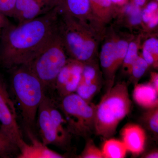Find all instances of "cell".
<instances>
[{"label":"cell","mask_w":158,"mask_h":158,"mask_svg":"<svg viewBox=\"0 0 158 158\" xmlns=\"http://www.w3.org/2000/svg\"><path fill=\"white\" fill-rule=\"evenodd\" d=\"M117 12L127 5L130 2V0H110Z\"/></svg>","instance_id":"cell-27"},{"label":"cell","mask_w":158,"mask_h":158,"mask_svg":"<svg viewBox=\"0 0 158 158\" xmlns=\"http://www.w3.org/2000/svg\"><path fill=\"white\" fill-rule=\"evenodd\" d=\"M31 143L24 142L19 148V158H62L65 156L60 154L47 147L33 136L31 131H27Z\"/></svg>","instance_id":"cell-14"},{"label":"cell","mask_w":158,"mask_h":158,"mask_svg":"<svg viewBox=\"0 0 158 158\" xmlns=\"http://www.w3.org/2000/svg\"><path fill=\"white\" fill-rule=\"evenodd\" d=\"M102 40L99 58L103 78L108 90L114 85L116 73L118 69L115 47V32H107L106 29Z\"/></svg>","instance_id":"cell-9"},{"label":"cell","mask_w":158,"mask_h":158,"mask_svg":"<svg viewBox=\"0 0 158 158\" xmlns=\"http://www.w3.org/2000/svg\"><path fill=\"white\" fill-rule=\"evenodd\" d=\"M148 67L146 61L139 55L132 65L129 73L131 76L130 80L135 85L138 84V81L144 75Z\"/></svg>","instance_id":"cell-22"},{"label":"cell","mask_w":158,"mask_h":158,"mask_svg":"<svg viewBox=\"0 0 158 158\" xmlns=\"http://www.w3.org/2000/svg\"><path fill=\"white\" fill-rule=\"evenodd\" d=\"M11 23L8 19V17L0 12V28H3Z\"/></svg>","instance_id":"cell-30"},{"label":"cell","mask_w":158,"mask_h":158,"mask_svg":"<svg viewBox=\"0 0 158 158\" xmlns=\"http://www.w3.org/2000/svg\"><path fill=\"white\" fill-rule=\"evenodd\" d=\"M134 37L131 34H118L115 32V47L118 68L122 65L130 41Z\"/></svg>","instance_id":"cell-18"},{"label":"cell","mask_w":158,"mask_h":158,"mask_svg":"<svg viewBox=\"0 0 158 158\" xmlns=\"http://www.w3.org/2000/svg\"><path fill=\"white\" fill-rule=\"evenodd\" d=\"M59 13L55 9L23 23H10L1 30L0 63L7 69L28 65L58 34Z\"/></svg>","instance_id":"cell-1"},{"label":"cell","mask_w":158,"mask_h":158,"mask_svg":"<svg viewBox=\"0 0 158 158\" xmlns=\"http://www.w3.org/2000/svg\"><path fill=\"white\" fill-rule=\"evenodd\" d=\"M18 147L5 134L0 126V158H9L19 154Z\"/></svg>","instance_id":"cell-21"},{"label":"cell","mask_w":158,"mask_h":158,"mask_svg":"<svg viewBox=\"0 0 158 158\" xmlns=\"http://www.w3.org/2000/svg\"><path fill=\"white\" fill-rule=\"evenodd\" d=\"M56 8L59 12L69 15L88 23L99 31H104L106 29L95 20L89 0H58Z\"/></svg>","instance_id":"cell-12"},{"label":"cell","mask_w":158,"mask_h":158,"mask_svg":"<svg viewBox=\"0 0 158 158\" xmlns=\"http://www.w3.org/2000/svg\"><path fill=\"white\" fill-rule=\"evenodd\" d=\"M88 139L85 148L78 158H103L101 150L97 147L93 140L89 138Z\"/></svg>","instance_id":"cell-23"},{"label":"cell","mask_w":158,"mask_h":158,"mask_svg":"<svg viewBox=\"0 0 158 158\" xmlns=\"http://www.w3.org/2000/svg\"><path fill=\"white\" fill-rule=\"evenodd\" d=\"M1 30H2V29L0 28V35H1Z\"/></svg>","instance_id":"cell-33"},{"label":"cell","mask_w":158,"mask_h":158,"mask_svg":"<svg viewBox=\"0 0 158 158\" xmlns=\"http://www.w3.org/2000/svg\"><path fill=\"white\" fill-rule=\"evenodd\" d=\"M141 56L147 62L148 66H153L154 68H158L156 66L155 61L153 56L148 51L144 48H142V55Z\"/></svg>","instance_id":"cell-26"},{"label":"cell","mask_w":158,"mask_h":158,"mask_svg":"<svg viewBox=\"0 0 158 158\" xmlns=\"http://www.w3.org/2000/svg\"><path fill=\"white\" fill-rule=\"evenodd\" d=\"M51 100L45 95L37 111V125L42 142L47 145L52 144L61 149L68 150L70 143L65 141L60 135L51 118L50 112Z\"/></svg>","instance_id":"cell-8"},{"label":"cell","mask_w":158,"mask_h":158,"mask_svg":"<svg viewBox=\"0 0 158 158\" xmlns=\"http://www.w3.org/2000/svg\"><path fill=\"white\" fill-rule=\"evenodd\" d=\"M0 126L3 132L18 147L24 142L19 126L14 102L10 97L6 81L0 73Z\"/></svg>","instance_id":"cell-7"},{"label":"cell","mask_w":158,"mask_h":158,"mask_svg":"<svg viewBox=\"0 0 158 158\" xmlns=\"http://www.w3.org/2000/svg\"><path fill=\"white\" fill-rule=\"evenodd\" d=\"M94 17L100 25L105 27L117 15V10L110 0H89Z\"/></svg>","instance_id":"cell-16"},{"label":"cell","mask_w":158,"mask_h":158,"mask_svg":"<svg viewBox=\"0 0 158 158\" xmlns=\"http://www.w3.org/2000/svg\"><path fill=\"white\" fill-rule=\"evenodd\" d=\"M142 48L146 50L152 54L154 58L156 66H158V40L156 37H151L144 41Z\"/></svg>","instance_id":"cell-24"},{"label":"cell","mask_w":158,"mask_h":158,"mask_svg":"<svg viewBox=\"0 0 158 158\" xmlns=\"http://www.w3.org/2000/svg\"><path fill=\"white\" fill-rule=\"evenodd\" d=\"M59 33L28 66L41 82L45 90L54 88L58 75L68 59Z\"/></svg>","instance_id":"cell-6"},{"label":"cell","mask_w":158,"mask_h":158,"mask_svg":"<svg viewBox=\"0 0 158 158\" xmlns=\"http://www.w3.org/2000/svg\"><path fill=\"white\" fill-rule=\"evenodd\" d=\"M101 151L104 158H124L127 152L122 140L110 138L104 142Z\"/></svg>","instance_id":"cell-17"},{"label":"cell","mask_w":158,"mask_h":158,"mask_svg":"<svg viewBox=\"0 0 158 158\" xmlns=\"http://www.w3.org/2000/svg\"><path fill=\"white\" fill-rule=\"evenodd\" d=\"M151 85L158 92V74L156 72H152L149 82Z\"/></svg>","instance_id":"cell-28"},{"label":"cell","mask_w":158,"mask_h":158,"mask_svg":"<svg viewBox=\"0 0 158 158\" xmlns=\"http://www.w3.org/2000/svg\"><path fill=\"white\" fill-rule=\"evenodd\" d=\"M58 0H16L13 18L23 23L55 9Z\"/></svg>","instance_id":"cell-11"},{"label":"cell","mask_w":158,"mask_h":158,"mask_svg":"<svg viewBox=\"0 0 158 158\" xmlns=\"http://www.w3.org/2000/svg\"><path fill=\"white\" fill-rule=\"evenodd\" d=\"M158 24V15H156L151 20L149 23L147 24L146 27V29L148 30H152L155 29L157 27Z\"/></svg>","instance_id":"cell-29"},{"label":"cell","mask_w":158,"mask_h":158,"mask_svg":"<svg viewBox=\"0 0 158 158\" xmlns=\"http://www.w3.org/2000/svg\"><path fill=\"white\" fill-rule=\"evenodd\" d=\"M130 2L141 9L146 6L148 3V0H130Z\"/></svg>","instance_id":"cell-31"},{"label":"cell","mask_w":158,"mask_h":158,"mask_svg":"<svg viewBox=\"0 0 158 158\" xmlns=\"http://www.w3.org/2000/svg\"><path fill=\"white\" fill-rule=\"evenodd\" d=\"M59 108L72 135L89 138L94 133L96 105L88 103L76 93L61 98Z\"/></svg>","instance_id":"cell-5"},{"label":"cell","mask_w":158,"mask_h":158,"mask_svg":"<svg viewBox=\"0 0 158 158\" xmlns=\"http://www.w3.org/2000/svg\"><path fill=\"white\" fill-rule=\"evenodd\" d=\"M122 141L127 152L134 156H138L144 152L147 136L142 127L135 123H128L120 131Z\"/></svg>","instance_id":"cell-13"},{"label":"cell","mask_w":158,"mask_h":158,"mask_svg":"<svg viewBox=\"0 0 158 158\" xmlns=\"http://www.w3.org/2000/svg\"><path fill=\"white\" fill-rule=\"evenodd\" d=\"M10 70H12V91L23 120L30 130L35 125L38 108L45 95V88L27 65H20Z\"/></svg>","instance_id":"cell-4"},{"label":"cell","mask_w":158,"mask_h":158,"mask_svg":"<svg viewBox=\"0 0 158 158\" xmlns=\"http://www.w3.org/2000/svg\"><path fill=\"white\" fill-rule=\"evenodd\" d=\"M16 0H0V12L7 16H14Z\"/></svg>","instance_id":"cell-25"},{"label":"cell","mask_w":158,"mask_h":158,"mask_svg":"<svg viewBox=\"0 0 158 158\" xmlns=\"http://www.w3.org/2000/svg\"><path fill=\"white\" fill-rule=\"evenodd\" d=\"M131 107L127 84L120 82L113 85L95 106L94 134L107 139L112 137Z\"/></svg>","instance_id":"cell-3"},{"label":"cell","mask_w":158,"mask_h":158,"mask_svg":"<svg viewBox=\"0 0 158 158\" xmlns=\"http://www.w3.org/2000/svg\"><path fill=\"white\" fill-rule=\"evenodd\" d=\"M140 40L141 37L138 36L137 38L134 37L130 41L127 52L123 62L122 65L123 70L126 71L129 74L132 65L139 56L138 51Z\"/></svg>","instance_id":"cell-20"},{"label":"cell","mask_w":158,"mask_h":158,"mask_svg":"<svg viewBox=\"0 0 158 158\" xmlns=\"http://www.w3.org/2000/svg\"><path fill=\"white\" fill-rule=\"evenodd\" d=\"M83 66L82 62L68 58L57 77L54 87L61 98L75 93L81 80Z\"/></svg>","instance_id":"cell-10"},{"label":"cell","mask_w":158,"mask_h":158,"mask_svg":"<svg viewBox=\"0 0 158 158\" xmlns=\"http://www.w3.org/2000/svg\"><path fill=\"white\" fill-rule=\"evenodd\" d=\"M144 127L155 138L158 135V106L147 109L141 117Z\"/></svg>","instance_id":"cell-19"},{"label":"cell","mask_w":158,"mask_h":158,"mask_svg":"<svg viewBox=\"0 0 158 158\" xmlns=\"http://www.w3.org/2000/svg\"><path fill=\"white\" fill-rule=\"evenodd\" d=\"M58 31L69 58L83 64L96 59L105 32L69 15L59 12Z\"/></svg>","instance_id":"cell-2"},{"label":"cell","mask_w":158,"mask_h":158,"mask_svg":"<svg viewBox=\"0 0 158 158\" xmlns=\"http://www.w3.org/2000/svg\"><path fill=\"white\" fill-rule=\"evenodd\" d=\"M143 158H158V152L157 150L155 149L145 154Z\"/></svg>","instance_id":"cell-32"},{"label":"cell","mask_w":158,"mask_h":158,"mask_svg":"<svg viewBox=\"0 0 158 158\" xmlns=\"http://www.w3.org/2000/svg\"><path fill=\"white\" fill-rule=\"evenodd\" d=\"M133 98L138 106L146 110L158 106V92L149 83L135 85Z\"/></svg>","instance_id":"cell-15"}]
</instances>
